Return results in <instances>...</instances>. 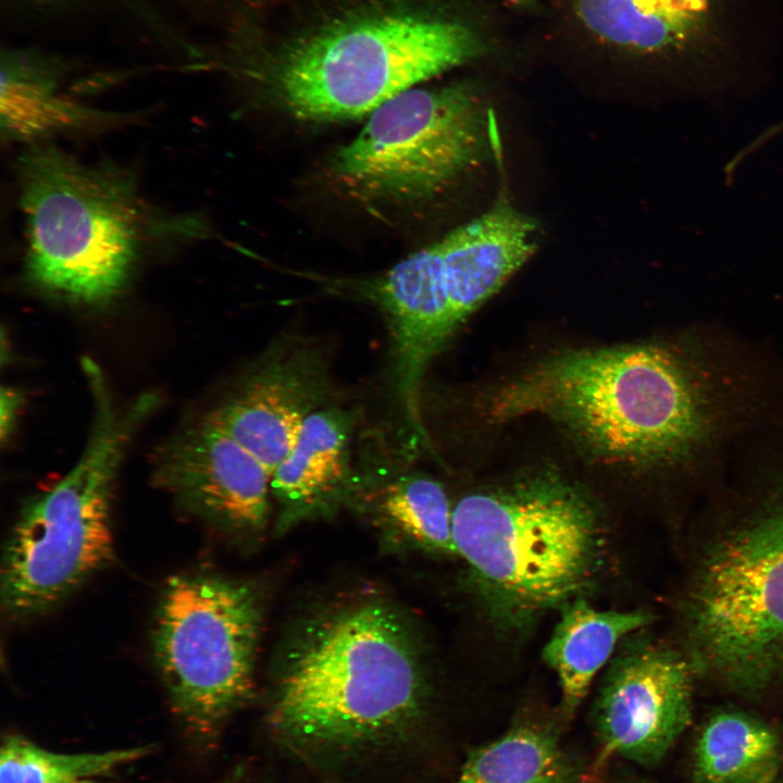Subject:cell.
Listing matches in <instances>:
<instances>
[{
	"instance_id": "26",
	"label": "cell",
	"mask_w": 783,
	"mask_h": 783,
	"mask_svg": "<svg viewBox=\"0 0 783 783\" xmlns=\"http://www.w3.org/2000/svg\"><path fill=\"white\" fill-rule=\"evenodd\" d=\"M783 783V782H782Z\"/></svg>"
},
{
	"instance_id": "20",
	"label": "cell",
	"mask_w": 783,
	"mask_h": 783,
	"mask_svg": "<svg viewBox=\"0 0 783 783\" xmlns=\"http://www.w3.org/2000/svg\"><path fill=\"white\" fill-rule=\"evenodd\" d=\"M116 114L99 112L57 94L54 86L29 74L10 70L3 74L1 132L11 141L36 140L114 122Z\"/></svg>"
},
{
	"instance_id": "17",
	"label": "cell",
	"mask_w": 783,
	"mask_h": 783,
	"mask_svg": "<svg viewBox=\"0 0 783 783\" xmlns=\"http://www.w3.org/2000/svg\"><path fill=\"white\" fill-rule=\"evenodd\" d=\"M650 619L643 611L597 610L583 597L561 608L543 657L557 674L566 713H572L581 704L619 641Z\"/></svg>"
},
{
	"instance_id": "8",
	"label": "cell",
	"mask_w": 783,
	"mask_h": 783,
	"mask_svg": "<svg viewBox=\"0 0 783 783\" xmlns=\"http://www.w3.org/2000/svg\"><path fill=\"white\" fill-rule=\"evenodd\" d=\"M262 610L251 585L189 573L172 576L156 609L151 646L176 713L209 733L250 696Z\"/></svg>"
},
{
	"instance_id": "14",
	"label": "cell",
	"mask_w": 783,
	"mask_h": 783,
	"mask_svg": "<svg viewBox=\"0 0 783 783\" xmlns=\"http://www.w3.org/2000/svg\"><path fill=\"white\" fill-rule=\"evenodd\" d=\"M153 481L188 512L236 536L268 524L271 475L209 417L162 445Z\"/></svg>"
},
{
	"instance_id": "7",
	"label": "cell",
	"mask_w": 783,
	"mask_h": 783,
	"mask_svg": "<svg viewBox=\"0 0 783 783\" xmlns=\"http://www.w3.org/2000/svg\"><path fill=\"white\" fill-rule=\"evenodd\" d=\"M687 608L706 670L739 691L783 676V498L708 548Z\"/></svg>"
},
{
	"instance_id": "12",
	"label": "cell",
	"mask_w": 783,
	"mask_h": 783,
	"mask_svg": "<svg viewBox=\"0 0 783 783\" xmlns=\"http://www.w3.org/2000/svg\"><path fill=\"white\" fill-rule=\"evenodd\" d=\"M343 295L374 304L389 332L391 396L412 437L427 439L421 414L424 373L459 328L445 287L439 243L436 241L372 277L339 279Z\"/></svg>"
},
{
	"instance_id": "3",
	"label": "cell",
	"mask_w": 783,
	"mask_h": 783,
	"mask_svg": "<svg viewBox=\"0 0 783 783\" xmlns=\"http://www.w3.org/2000/svg\"><path fill=\"white\" fill-rule=\"evenodd\" d=\"M407 622L382 601L311 622L288 650L272 719L308 739L372 737L417 713L424 663Z\"/></svg>"
},
{
	"instance_id": "10",
	"label": "cell",
	"mask_w": 783,
	"mask_h": 783,
	"mask_svg": "<svg viewBox=\"0 0 783 783\" xmlns=\"http://www.w3.org/2000/svg\"><path fill=\"white\" fill-rule=\"evenodd\" d=\"M574 9L601 42L673 65L687 97L713 100L748 86L742 0H574Z\"/></svg>"
},
{
	"instance_id": "21",
	"label": "cell",
	"mask_w": 783,
	"mask_h": 783,
	"mask_svg": "<svg viewBox=\"0 0 783 783\" xmlns=\"http://www.w3.org/2000/svg\"><path fill=\"white\" fill-rule=\"evenodd\" d=\"M377 515L394 531L426 550L457 556L452 511L443 486L420 472H405L378 486Z\"/></svg>"
},
{
	"instance_id": "2",
	"label": "cell",
	"mask_w": 783,
	"mask_h": 783,
	"mask_svg": "<svg viewBox=\"0 0 783 783\" xmlns=\"http://www.w3.org/2000/svg\"><path fill=\"white\" fill-rule=\"evenodd\" d=\"M452 534L480 601L511 630L583 597L602 561L598 507L552 470L465 495L453 507Z\"/></svg>"
},
{
	"instance_id": "23",
	"label": "cell",
	"mask_w": 783,
	"mask_h": 783,
	"mask_svg": "<svg viewBox=\"0 0 783 783\" xmlns=\"http://www.w3.org/2000/svg\"><path fill=\"white\" fill-rule=\"evenodd\" d=\"M21 397L17 391L11 388L1 390V435L4 437L15 419L20 407Z\"/></svg>"
},
{
	"instance_id": "15",
	"label": "cell",
	"mask_w": 783,
	"mask_h": 783,
	"mask_svg": "<svg viewBox=\"0 0 783 783\" xmlns=\"http://www.w3.org/2000/svg\"><path fill=\"white\" fill-rule=\"evenodd\" d=\"M536 234L532 217L501 200L438 240L458 327L531 258L537 248Z\"/></svg>"
},
{
	"instance_id": "16",
	"label": "cell",
	"mask_w": 783,
	"mask_h": 783,
	"mask_svg": "<svg viewBox=\"0 0 783 783\" xmlns=\"http://www.w3.org/2000/svg\"><path fill=\"white\" fill-rule=\"evenodd\" d=\"M358 412L328 405L302 425L291 449L271 476L272 496L285 513L330 506L347 495L356 480L351 444Z\"/></svg>"
},
{
	"instance_id": "19",
	"label": "cell",
	"mask_w": 783,
	"mask_h": 783,
	"mask_svg": "<svg viewBox=\"0 0 783 783\" xmlns=\"http://www.w3.org/2000/svg\"><path fill=\"white\" fill-rule=\"evenodd\" d=\"M459 783H580V771L552 733L521 725L473 749Z\"/></svg>"
},
{
	"instance_id": "1",
	"label": "cell",
	"mask_w": 783,
	"mask_h": 783,
	"mask_svg": "<svg viewBox=\"0 0 783 783\" xmlns=\"http://www.w3.org/2000/svg\"><path fill=\"white\" fill-rule=\"evenodd\" d=\"M711 383L688 351L663 345L564 349L500 388L489 414H542L598 459L671 467L717 436L722 406Z\"/></svg>"
},
{
	"instance_id": "4",
	"label": "cell",
	"mask_w": 783,
	"mask_h": 783,
	"mask_svg": "<svg viewBox=\"0 0 783 783\" xmlns=\"http://www.w3.org/2000/svg\"><path fill=\"white\" fill-rule=\"evenodd\" d=\"M84 369L94 400L85 449L58 484L24 506L4 547L1 605L12 621L50 611L112 559L119 467L132 435L159 401L144 394L120 410L96 362L86 361Z\"/></svg>"
},
{
	"instance_id": "13",
	"label": "cell",
	"mask_w": 783,
	"mask_h": 783,
	"mask_svg": "<svg viewBox=\"0 0 783 783\" xmlns=\"http://www.w3.org/2000/svg\"><path fill=\"white\" fill-rule=\"evenodd\" d=\"M692 676L679 655L631 646L610 662L595 707L601 758L658 763L691 723Z\"/></svg>"
},
{
	"instance_id": "11",
	"label": "cell",
	"mask_w": 783,
	"mask_h": 783,
	"mask_svg": "<svg viewBox=\"0 0 783 783\" xmlns=\"http://www.w3.org/2000/svg\"><path fill=\"white\" fill-rule=\"evenodd\" d=\"M331 353L321 340H273L209 418L251 452L272 476L306 420L335 403Z\"/></svg>"
},
{
	"instance_id": "5",
	"label": "cell",
	"mask_w": 783,
	"mask_h": 783,
	"mask_svg": "<svg viewBox=\"0 0 783 783\" xmlns=\"http://www.w3.org/2000/svg\"><path fill=\"white\" fill-rule=\"evenodd\" d=\"M17 179L27 279L79 303L116 297L138 261L148 226L130 174L35 145L21 156Z\"/></svg>"
},
{
	"instance_id": "9",
	"label": "cell",
	"mask_w": 783,
	"mask_h": 783,
	"mask_svg": "<svg viewBox=\"0 0 783 783\" xmlns=\"http://www.w3.org/2000/svg\"><path fill=\"white\" fill-rule=\"evenodd\" d=\"M487 112L469 85L411 88L366 117L332 157V177L371 201L412 203L444 191L488 148Z\"/></svg>"
},
{
	"instance_id": "6",
	"label": "cell",
	"mask_w": 783,
	"mask_h": 783,
	"mask_svg": "<svg viewBox=\"0 0 783 783\" xmlns=\"http://www.w3.org/2000/svg\"><path fill=\"white\" fill-rule=\"evenodd\" d=\"M483 51L481 37L460 22L381 15L299 46L276 70L273 89L281 107L300 121L356 120Z\"/></svg>"
},
{
	"instance_id": "22",
	"label": "cell",
	"mask_w": 783,
	"mask_h": 783,
	"mask_svg": "<svg viewBox=\"0 0 783 783\" xmlns=\"http://www.w3.org/2000/svg\"><path fill=\"white\" fill-rule=\"evenodd\" d=\"M146 754L141 747L63 754L8 736L0 753V783H74L109 772Z\"/></svg>"
},
{
	"instance_id": "18",
	"label": "cell",
	"mask_w": 783,
	"mask_h": 783,
	"mask_svg": "<svg viewBox=\"0 0 783 783\" xmlns=\"http://www.w3.org/2000/svg\"><path fill=\"white\" fill-rule=\"evenodd\" d=\"M782 763L778 733L739 711H722L703 728L693 765L695 783H775Z\"/></svg>"
},
{
	"instance_id": "25",
	"label": "cell",
	"mask_w": 783,
	"mask_h": 783,
	"mask_svg": "<svg viewBox=\"0 0 783 783\" xmlns=\"http://www.w3.org/2000/svg\"><path fill=\"white\" fill-rule=\"evenodd\" d=\"M74 783H99V782H95V781H92V780H90V779H85V780L76 781V782H74Z\"/></svg>"
},
{
	"instance_id": "24",
	"label": "cell",
	"mask_w": 783,
	"mask_h": 783,
	"mask_svg": "<svg viewBox=\"0 0 783 783\" xmlns=\"http://www.w3.org/2000/svg\"><path fill=\"white\" fill-rule=\"evenodd\" d=\"M509 1H511L514 4L523 5V4L530 3L533 0H509Z\"/></svg>"
}]
</instances>
